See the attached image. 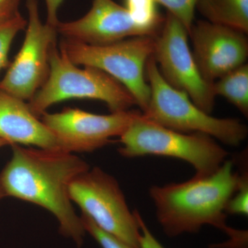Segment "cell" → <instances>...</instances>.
I'll return each mask as SVG.
<instances>
[{
  "label": "cell",
  "mask_w": 248,
  "mask_h": 248,
  "mask_svg": "<svg viewBox=\"0 0 248 248\" xmlns=\"http://www.w3.org/2000/svg\"><path fill=\"white\" fill-rule=\"evenodd\" d=\"M146 77L151 99L142 114L148 120L180 133L204 134L227 146H239L247 138V125L241 121L213 117L186 93L170 86L160 74L153 55L147 62Z\"/></svg>",
  "instance_id": "277c9868"
},
{
  "label": "cell",
  "mask_w": 248,
  "mask_h": 248,
  "mask_svg": "<svg viewBox=\"0 0 248 248\" xmlns=\"http://www.w3.org/2000/svg\"><path fill=\"white\" fill-rule=\"evenodd\" d=\"M192 53L202 77L214 83L246 63L247 34L207 20L194 23L188 32Z\"/></svg>",
  "instance_id": "8fae6325"
},
{
  "label": "cell",
  "mask_w": 248,
  "mask_h": 248,
  "mask_svg": "<svg viewBox=\"0 0 248 248\" xmlns=\"http://www.w3.org/2000/svg\"><path fill=\"white\" fill-rule=\"evenodd\" d=\"M11 147L12 156L0 172V189L5 197L48 210L58 220L60 232L81 248L86 231L73 208L68 188L77 177L90 169L89 165L62 149Z\"/></svg>",
  "instance_id": "6da1fadb"
},
{
  "label": "cell",
  "mask_w": 248,
  "mask_h": 248,
  "mask_svg": "<svg viewBox=\"0 0 248 248\" xmlns=\"http://www.w3.org/2000/svg\"><path fill=\"white\" fill-rule=\"evenodd\" d=\"M9 144V143H8L7 141H5L4 140H1V139H0V148H2V147H4L5 146H8Z\"/></svg>",
  "instance_id": "cb8c5ba5"
},
{
  "label": "cell",
  "mask_w": 248,
  "mask_h": 248,
  "mask_svg": "<svg viewBox=\"0 0 248 248\" xmlns=\"http://www.w3.org/2000/svg\"><path fill=\"white\" fill-rule=\"evenodd\" d=\"M141 112L135 110L97 115L78 108L45 112L42 122L53 133L60 148L70 153H92L120 137Z\"/></svg>",
  "instance_id": "30bf717a"
},
{
  "label": "cell",
  "mask_w": 248,
  "mask_h": 248,
  "mask_svg": "<svg viewBox=\"0 0 248 248\" xmlns=\"http://www.w3.org/2000/svg\"><path fill=\"white\" fill-rule=\"evenodd\" d=\"M63 0H45L47 10V24L56 28L60 20L58 11Z\"/></svg>",
  "instance_id": "603a6c76"
},
{
  "label": "cell",
  "mask_w": 248,
  "mask_h": 248,
  "mask_svg": "<svg viewBox=\"0 0 248 248\" xmlns=\"http://www.w3.org/2000/svg\"><path fill=\"white\" fill-rule=\"evenodd\" d=\"M187 38L186 28L167 11L162 28L155 37L153 57L160 74L170 86L186 93L197 107L211 114L216 97L213 83L201 74Z\"/></svg>",
  "instance_id": "ba28073f"
},
{
  "label": "cell",
  "mask_w": 248,
  "mask_h": 248,
  "mask_svg": "<svg viewBox=\"0 0 248 248\" xmlns=\"http://www.w3.org/2000/svg\"><path fill=\"white\" fill-rule=\"evenodd\" d=\"M56 30L65 38L94 46L138 36H153L133 20L124 6L113 0H93L87 14L71 22L60 21Z\"/></svg>",
  "instance_id": "7c38bea8"
},
{
  "label": "cell",
  "mask_w": 248,
  "mask_h": 248,
  "mask_svg": "<svg viewBox=\"0 0 248 248\" xmlns=\"http://www.w3.org/2000/svg\"><path fill=\"white\" fill-rule=\"evenodd\" d=\"M49 66L45 84L27 103L38 118L54 104L72 99L101 101L111 112L128 110L137 105L131 93L120 81L94 67L79 68L57 43L50 49Z\"/></svg>",
  "instance_id": "3957f363"
},
{
  "label": "cell",
  "mask_w": 248,
  "mask_h": 248,
  "mask_svg": "<svg viewBox=\"0 0 248 248\" xmlns=\"http://www.w3.org/2000/svg\"><path fill=\"white\" fill-rule=\"evenodd\" d=\"M124 7L134 21L156 37L159 34L165 16L160 14L155 0H123Z\"/></svg>",
  "instance_id": "2e32d148"
},
{
  "label": "cell",
  "mask_w": 248,
  "mask_h": 248,
  "mask_svg": "<svg viewBox=\"0 0 248 248\" xmlns=\"http://www.w3.org/2000/svg\"><path fill=\"white\" fill-rule=\"evenodd\" d=\"M164 6L168 12L182 23L189 32L195 20L196 4L198 0H155Z\"/></svg>",
  "instance_id": "ac0fdd59"
},
{
  "label": "cell",
  "mask_w": 248,
  "mask_h": 248,
  "mask_svg": "<svg viewBox=\"0 0 248 248\" xmlns=\"http://www.w3.org/2000/svg\"><path fill=\"white\" fill-rule=\"evenodd\" d=\"M0 139L11 145L61 149L57 139L27 103L0 89Z\"/></svg>",
  "instance_id": "4fadbf2b"
},
{
  "label": "cell",
  "mask_w": 248,
  "mask_h": 248,
  "mask_svg": "<svg viewBox=\"0 0 248 248\" xmlns=\"http://www.w3.org/2000/svg\"><path fill=\"white\" fill-rule=\"evenodd\" d=\"M27 21L18 15L17 17L0 24V71L8 66L9 52L15 37L27 27Z\"/></svg>",
  "instance_id": "e0dca14e"
},
{
  "label": "cell",
  "mask_w": 248,
  "mask_h": 248,
  "mask_svg": "<svg viewBox=\"0 0 248 248\" xmlns=\"http://www.w3.org/2000/svg\"><path fill=\"white\" fill-rule=\"evenodd\" d=\"M135 216L138 219L139 226H140V248H165L157 239L155 237L154 235L150 231L144 220L143 219L141 215L138 210H134Z\"/></svg>",
  "instance_id": "44dd1931"
},
{
  "label": "cell",
  "mask_w": 248,
  "mask_h": 248,
  "mask_svg": "<svg viewBox=\"0 0 248 248\" xmlns=\"http://www.w3.org/2000/svg\"><path fill=\"white\" fill-rule=\"evenodd\" d=\"M70 198L102 231L133 248H140V226L115 177L99 167L77 177L68 188Z\"/></svg>",
  "instance_id": "52a82bcc"
},
{
  "label": "cell",
  "mask_w": 248,
  "mask_h": 248,
  "mask_svg": "<svg viewBox=\"0 0 248 248\" xmlns=\"http://www.w3.org/2000/svg\"><path fill=\"white\" fill-rule=\"evenodd\" d=\"M5 195L4 192L1 191V189H0V201L3 200V199L5 198Z\"/></svg>",
  "instance_id": "d4e9b609"
},
{
  "label": "cell",
  "mask_w": 248,
  "mask_h": 248,
  "mask_svg": "<svg viewBox=\"0 0 248 248\" xmlns=\"http://www.w3.org/2000/svg\"><path fill=\"white\" fill-rule=\"evenodd\" d=\"M234 166L232 160L227 159L211 174H195L186 182L152 186L149 195L165 234L175 237L197 233L209 225L224 232L231 244H247V231H238L226 223L227 205L239 187V173L235 172Z\"/></svg>",
  "instance_id": "7a4b0ae2"
},
{
  "label": "cell",
  "mask_w": 248,
  "mask_h": 248,
  "mask_svg": "<svg viewBox=\"0 0 248 248\" xmlns=\"http://www.w3.org/2000/svg\"><path fill=\"white\" fill-rule=\"evenodd\" d=\"M196 9L208 22L248 34V0H198Z\"/></svg>",
  "instance_id": "5bb4252c"
},
{
  "label": "cell",
  "mask_w": 248,
  "mask_h": 248,
  "mask_svg": "<svg viewBox=\"0 0 248 248\" xmlns=\"http://www.w3.org/2000/svg\"><path fill=\"white\" fill-rule=\"evenodd\" d=\"M239 183L237 190L232 197L226 209V214L230 215H248V174L246 166L239 171Z\"/></svg>",
  "instance_id": "d6986e66"
},
{
  "label": "cell",
  "mask_w": 248,
  "mask_h": 248,
  "mask_svg": "<svg viewBox=\"0 0 248 248\" xmlns=\"http://www.w3.org/2000/svg\"><path fill=\"white\" fill-rule=\"evenodd\" d=\"M80 218L86 232L91 234L102 248H133L113 235L102 231L84 214L81 213Z\"/></svg>",
  "instance_id": "ffe728a7"
},
{
  "label": "cell",
  "mask_w": 248,
  "mask_h": 248,
  "mask_svg": "<svg viewBox=\"0 0 248 248\" xmlns=\"http://www.w3.org/2000/svg\"><path fill=\"white\" fill-rule=\"evenodd\" d=\"M25 39L19 53L0 81V89L30 102L49 74L50 49L57 43L56 28L41 19L37 0H27Z\"/></svg>",
  "instance_id": "9c48e42d"
},
{
  "label": "cell",
  "mask_w": 248,
  "mask_h": 248,
  "mask_svg": "<svg viewBox=\"0 0 248 248\" xmlns=\"http://www.w3.org/2000/svg\"><path fill=\"white\" fill-rule=\"evenodd\" d=\"M22 0H0V24L19 15V6Z\"/></svg>",
  "instance_id": "7402d4cb"
},
{
  "label": "cell",
  "mask_w": 248,
  "mask_h": 248,
  "mask_svg": "<svg viewBox=\"0 0 248 248\" xmlns=\"http://www.w3.org/2000/svg\"><path fill=\"white\" fill-rule=\"evenodd\" d=\"M119 153L126 158L155 155L182 160L195 174L217 170L228 158V152L215 139L202 133H184L148 120L142 112L120 137Z\"/></svg>",
  "instance_id": "5b68a950"
},
{
  "label": "cell",
  "mask_w": 248,
  "mask_h": 248,
  "mask_svg": "<svg viewBox=\"0 0 248 248\" xmlns=\"http://www.w3.org/2000/svg\"><path fill=\"white\" fill-rule=\"evenodd\" d=\"M215 95L221 96L248 116V65L245 63L213 83Z\"/></svg>",
  "instance_id": "9a60e30c"
},
{
  "label": "cell",
  "mask_w": 248,
  "mask_h": 248,
  "mask_svg": "<svg viewBox=\"0 0 248 248\" xmlns=\"http://www.w3.org/2000/svg\"><path fill=\"white\" fill-rule=\"evenodd\" d=\"M155 47V37L147 35L100 46L65 38L60 45V49L75 64L98 68L120 81L135 98L142 113L151 99L146 66Z\"/></svg>",
  "instance_id": "8992f818"
}]
</instances>
